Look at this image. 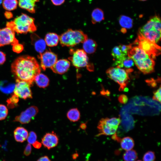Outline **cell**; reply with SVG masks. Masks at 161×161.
I'll list each match as a JSON object with an SVG mask.
<instances>
[{
	"label": "cell",
	"mask_w": 161,
	"mask_h": 161,
	"mask_svg": "<svg viewBox=\"0 0 161 161\" xmlns=\"http://www.w3.org/2000/svg\"><path fill=\"white\" fill-rule=\"evenodd\" d=\"M41 68L36 59L24 55L17 58L11 65V70L16 80L26 82L31 86L35 77L41 72Z\"/></svg>",
	"instance_id": "1"
},
{
	"label": "cell",
	"mask_w": 161,
	"mask_h": 161,
	"mask_svg": "<svg viewBox=\"0 0 161 161\" xmlns=\"http://www.w3.org/2000/svg\"><path fill=\"white\" fill-rule=\"evenodd\" d=\"M127 55L133 60L138 69L144 74H149L154 71V59L138 46H132Z\"/></svg>",
	"instance_id": "2"
},
{
	"label": "cell",
	"mask_w": 161,
	"mask_h": 161,
	"mask_svg": "<svg viewBox=\"0 0 161 161\" xmlns=\"http://www.w3.org/2000/svg\"><path fill=\"white\" fill-rule=\"evenodd\" d=\"M161 24L160 17L156 15L151 17L139 30L138 33L151 41L157 44L160 40Z\"/></svg>",
	"instance_id": "3"
},
{
	"label": "cell",
	"mask_w": 161,
	"mask_h": 161,
	"mask_svg": "<svg viewBox=\"0 0 161 161\" xmlns=\"http://www.w3.org/2000/svg\"><path fill=\"white\" fill-rule=\"evenodd\" d=\"M34 20L33 18L26 14L22 13L13 20L7 22L6 26L17 33L33 32L37 29Z\"/></svg>",
	"instance_id": "4"
},
{
	"label": "cell",
	"mask_w": 161,
	"mask_h": 161,
	"mask_svg": "<svg viewBox=\"0 0 161 161\" xmlns=\"http://www.w3.org/2000/svg\"><path fill=\"white\" fill-rule=\"evenodd\" d=\"M88 38L87 35L82 31L69 29L59 36V41L63 47H73L83 43Z\"/></svg>",
	"instance_id": "5"
},
{
	"label": "cell",
	"mask_w": 161,
	"mask_h": 161,
	"mask_svg": "<svg viewBox=\"0 0 161 161\" xmlns=\"http://www.w3.org/2000/svg\"><path fill=\"white\" fill-rule=\"evenodd\" d=\"M121 121L119 117L101 119L97 126L99 133L97 136H110L115 134Z\"/></svg>",
	"instance_id": "6"
},
{
	"label": "cell",
	"mask_w": 161,
	"mask_h": 161,
	"mask_svg": "<svg viewBox=\"0 0 161 161\" xmlns=\"http://www.w3.org/2000/svg\"><path fill=\"white\" fill-rule=\"evenodd\" d=\"M128 72L127 70L117 67H110L106 71L107 76L119 85L120 91L124 90L128 84Z\"/></svg>",
	"instance_id": "7"
},
{
	"label": "cell",
	"mask_w": 161,
	"mask_h": 161,
	"mask_svg": "<svg viewBox=\"0 0 161 161\" xmlns=\"http://www.w3.org/2000/svg\"><path fill=\"white\" fill-rule=\"evenodd\" d=\"M134 44L145 51L154 59L160 54V47L155 43L152 42L138 34V37Z\"/></svg>",
	"instance_id": "8"
},
{
	"label": "cell",
	"mask_w": 161,
	"mask_h": 161,
	"mask_svg": "<svg viewBox=\"0 0 161 161\" xmlns=\"http://www.w3.org/2000/svg\"><path fill=\"white\" fill-rule=\"evenodd\" d=\"M70 52L71 56L68 59L75 67L79 68L88 66L89 58L86 53L83 49H78L75 50L71 49Z\"/></svg>",
	"instance_id": "9"
},
{
	"label": "cell",
	"mask_w": 161,
	"mask_h": 161,
	"mask_svg": "<svg viewBox=\"0 0 161 161\" xmlns=\"http://www.w3.org/2000/svg\"><path fill=\"white\" fill-rule=\"evenodd\" d=\"M16 82L13 92L14 94L24 100L32 98V93L30 88L31 86L29 83L21 80H16Z\"/></svg>",
	"instance_id": "10"
},
{
	"label": "cell",
	"mask_w": 161,
	"mask_h": 161,
	"mask_svg": "<svg viewBox=\"0 0 161 161\" xmlns=\"http://www.w3.org/2000/svg\"><path fill=\"white\" fill-rule=\"evenodd\" d=\"M18 43L15 37V32L8 27L0 28V47Z\"/></svg>",
	"instance_id": "11"
},
{
	"label": "cell",
	"mask_w": 161,
	"mask_h": 161,
	"mask_svg": "<svg viewBox=\"0 0 161 161\" xmlns=\"http://www.w3.org/2000/svg\"><path fill=\"white\" fill-rule=\"evenodd\" d=\"M38 58L41 61V68L44 70L51 68L57 60V55L50 50H47L39 53Z\"/></svg>",
	"instance_id": "12"
},
{
	"label": "cell",
	"mask_w": 161,
	"mask_h": 161,
	"mask_svg": "<svg viewBox=\"0 0 161 161\" xmlns=\"http://www.w3.org/2000/svg\"><path fill=\"white\" fill-rule=\"evenodd\" d=\"M38 112V109L37 107L31 106L21 112L19 115L16 117L14 121L19 122L22 124L28 123Z\"/></svg>",
	"instance_id": "13"
},
{
	"label": "cell",
	"mask_w": 161,
	"mask_h": 161,
	"mask_svg": "<svg viewBox=\"0 0 161 161\" xmlns=\"http://www.w3.org/2000/svg\"><path fill=\"white\" fill-rule=\"evenodd\" d=\"M59 141L58 136L54 131L46 133L41 139V143L48 149L55 147Z\"/></svg>",
	"instance_id": "14"
},
{
	"label": "cell",
	"mask_w": 161,
	"mask_h": 161,
	"mask_svg": "<svg viewBox=\"0 0 161 161\" xmlns=\"http://www.w3.org/2000/svg\"><path fill=\"white\" fill-rule=\"evenodd\" d=\"M70 62L68 60L61 59L57 60L55 64L50 68L54 73L62 74L68 70L70 66Z\"/></svg>",
	"instance_id": "15"
},
{
	"label": "cell",
	"mask_w": 161,
	"mask_h": 161,
	"mask_svg": "<svg viewBox=\"0 0 161 161\" xmlns=\"http://www.w3.org/2000/svg\"><path fill=\"white\" fill-rule=\"evenodd\" d=\"M32 43L36 51L39 53L44 52L46 48V44L44 40L40 38L35 34L31 35Z\"/></svg>",
	"instance_id": "16"
},
{
	"label": "cell",
	"mask_w": 161,
	"mask_h": 161,
	"mask_svg": "<svg viewBox=\"0 0 161 161\" xmlns=\"http://www.w3.org/2000/svg\"><path fill=\"white\" fill-rule=\"evenodd\" d=\"M39 0H18L19 7L29 12L34 13L35 12L36 3Z\"/></svg>",
	"instance_id": "17"
},
{
	"label": "cell",
	"mask_w": 161,
	"mask_h": 161,
	"mask_svg": "<svg viewBox=\"0 0 161 161\" xmlns=\"http://www.w3.org/2000/svg\"><path fill=\"white\" fill-rule=\"evenodd\" d=\"M28 135V131L23 127H17L14 131V138L18 142H24L27 139Z\"/></svg>",
	"instance_id": "18"
},
{
	"label": "cell",
	"mask_w": 161,
	"mask_h": 161,
	"mask_svg": "<svg viewBox=\"0 0 161 161\" xmlns=\"http://www.w3.org/2000/svg\"><path fill=\"white\" fill-rule=\"evenodd\" d=\"M44 41L46 45L50 47L57 46L59 41V36L56 33L49 32L45 35Z\"/></svg>",
	"instance_id": "19"
},
{
	"label": "cell",
	"mask_w": 161,
	"mask_h": 161,
	"mask_svg": "<svg viewBox=\"0 0 161 161\" xmlns=\"http://www.w3.org/2000/svg\"><path fill=\"white\" fill-rule=\"evenodd\" d=\"M34 81L38 86L43 88L47 87L49 82L48 77L46 75L41 73L35 77Z\"/></svg>",
	"instance_id": "20"
},
{
	"label": "cell",
	"mask_w": 161,
	"mask_h": 161,
	"mask_svg": "<svg viewBox=\"0 0 161 161\" xmlns=\"http://www.w3.org/2000/svg\"><path fill=\"white\" fill-rule=\"evenodd\" d=\"M97 47L96 43L92 39L88 38L83 43V49L86 53H94L96 50Z\"/></svg>",
	"instance_id": "21"
},
{
	"label": "cell",
	"mask_w": 161,
	"mask_h": 161,
	"mask_svg": "<svg viewBox=\"0 0 161 161\" xmlns=\"http://www.w3.org/2000/svg\"><path fill=\"white\" fill-rule=\"evenodd\" d=\"M134 64L133 60L128 56L125 57L121 60L115 61L114 65L121 68L124 67L126 68H129L133 66Z\"/></svg>",
	"instance_id": "22"
},
{
	"label": "cell",
	"mask_w": 161,
	"mask_h": 161,
	"mask_svg": "<svg viewBox=\"0 0 161 161\" xmlns=\"http://www.w3.org/2000/svg\"><path fill=\"white\" fill-rule=\"evenodd\" d=\"M119 141L121 148L126 151L132 149L134 145V140L130 137H125L120 139Z\"/></svg>",
	"instance_id": "23"
},
{
	"label": "cell",
	"mask_w": 161,
	"mask_h": 161,
	"mask_svg": "<svg viewBox=\"0 0 161 161\" xmlns=\"http://www.w3.org/2000/svg\"><path fill=\"white\" fill-rule=\"evenodd\" d=\"M91 17L92 22L93 24L100 22L104 19L103 11L99 8H96L93 10Z\"/></svg>",
	"instance_id": "24"
},
{
	"label": "cell",
	"mask_w": 161,
	"mask_h": 161,
	"mask_svg": "<svg viewBox=\"0 0 161 161\" xmlns=\"http://www.w3.org/2000/svg\"><path fill=\"white\" fill-rule=\"evenodd\" d=\"M68 119L71 121L75 122L78 121L80 118V113L77 108H73L68 111L66 114Z\"/></svg>",
	"instance_id": "25"
},
{
	"label": "cell",
	"mask_w": 161,
	"mask_h": 161,
	"mask_svg": "<svg viewBox=\"0 0 161 161\" xmlns=\"http://www.w3.org/2000/svg\"><path fill=\"white\" fill-rule=\"evenodd\" d=\"M119 23L123 29H130L133 26V21L129 17L122 15L121 16L119 20Z\"/></svg>",
	"instance_id": "26"
},
{
	"label": "cell",
	"mask_w": 161,
	"mask_h": 161,
	"mask_svg": "<svg viewBox=\"0 0 161 161\" xmlns=\"http://www.w3.org/2000/svg\"><path fill=\"white\" fill-rule=\"evenodd\" d=\"M15 84L6 81H0V90L3 93L10 94L13 92Z\"/></svg>",
	"instance_id": "27"
},
{
	"label": "cell",
	"mask_w": 161,
	"mask_h": 161,
	"mask_svg": "<svg viewBox=\"0 0 161 161\" xmlns=\"http://www.w3.org/2000/svg\"><path fill=\"white\" fill-rule=\"evenodd\" d=\"M2 3L4 8L8 11L16 9L18 4L17 0H4Z\"/></svg>",
	"instance_id": "28"
},
{
	"label": "cell",
	"mask_w": 161,
	"mask_h": 161,
	"mask_svg": "<svg viewBox=\"0 0 161 161\" xmlns=\"http://www.w3.org/2000/svg\"><path fill=\"white\" fill-rule=\"evenodd\" d=\"M123 158L124 161H136L138 158L137 154L133 149L127 151L124 153Z\"/></svg>",
	"instance_id": "29"
},
{
	"label": "cell",
	"mask_w": 161,
	"mask_h": 161,
	"mask_svg": "<svg viewBox=\"0 0 161 161\" xmlns=\"http://www.w3.org/2000/svg\"><path fill=\"white\" fill-rule=\"evenodd\" d=\"M111 55L115 61L121 60L126 56L121 51L119 46L113 48L111 51Z\"/></svg>",
	"instance_id": "30"
},
{
	"label": "cell",
	"mask_w": 161,
	"mask_h": 161,
	"mask_svg": "<svg viewBox=\"0 0 161 161\" xmlns=\"http://www.w3.org/2000/svg\"><path fill=\"white\" fill-rule=\"evenodd\" d=\"M19 97L13 94L8 98L6 102L7 106L10 109H13L18 106Z\"/></svg>",
	"instance_id": "31"
},
{
	"label": "cell",
	"mask_w": 161,
	"mask_h": 161,
	"mask_svg": "<svg viewBox=\"0 0 161 161\" xmlns=\"http://www.w3.org/2000/svg\"><path fill=\"white\" fill-rule=\"evenodd\" d=\"M143 161H155V155L154 152L148 151L146 152L143 157Z\"/></svg>",
	"instance_id": "32"
},
{
	"label": "cell",
	"mask_w": 161,
	"mask_h": 161,
	"mask_svg": "<svg viewBox=\"0 0 161 161\" xmlns=\"http://www.w3.org/2000/svg\"><path fill=\"white\" fill-rule=\"evenodd\" d=\"M8 114V109L4 105L0 104V120H4Z\"/></svg>",
	"instance_id": "33"
},
{
	"label": "cell",
	"mask_w": 161,
	"mask_h": 161,
	"mask_svg": "<svg viewBox=\"0 0 161 161\" xmlns=\"http://www.w3.org/2000/svg\"><path fill=\"white\" fill-rule=\"evenodd\" d=\"M27 139L28 143L30 144H32L37 141V135L33 131H31L28 134Z\"/></svg>",
	"instance_id": "34"
},
{
	"label": "cell",
	"mask_w": 161,
	"mask_h": 161,
	"mask_svg": "<svg viewBox=\"0 0 161 161\" xmlns=\"http://www.w3.org/2000/svg\"><path fill=\"white\" fill-rule=\"evenodd\" d=\"M12 46L13 50L16 53H19L21 52L24 49L23 45L19 43L14 44Z\"/></svg>",
	"instance_id": "35"
},
{
	"label": "cell",
	"mask_w": 161,
	"mask_h": 161,
	"mask_svg": "<svg viewBox=\"0 0 161 161\" xmlns=\"http://www.w3.org/2000/svg\"><path fill=\"white\" fill-rule=\"evenodd\" d=\"M161 87L160 86L159 88L153 92V99L154 100H156L161 103Z\"/></svg>",
	"instance_id": "36"
},
{
	"label": "cell",
	"mask_w": 161,
	"mask_h": 161,
	"mask_svg": "<svg viewBox=\"0 0 161 161\" xmlns=\"http://www.w3.org/2000/svg\"><path fill=\"white\" fill-rule=\"evenodd\" d=\"M132 46V44L129 45H120L119 46V47L122 52L125 55L127 56L129 50L131 49Z\"/></svg>",
	"instance_id": "37"
},
{
	"label": "cell",
	"mask_w": 161,
	"mask_h": 161,
	"mask_svg": "<svg viewBox=\"0 0 161 161\" xmlns=\"http://www.w3.org/2000/svg\"><path fill=\"white\" fill-rule=\"evenodd\" d=\"M128 97L125 95H121L118 97V101L122 104L126 103L128 101Z\"/></svg>",
	"instance_id": "38"
},
{
	"label": "cell",
	"mask_w": 161,
	"mask_h": 161,
	"mask_svg": "<svg viewBox=\"0 0 161 161\" xmlns=\"http://www.w3.org/2000/svg\"><path fill=\"white\" fill-rule=\"evenodd\" d=\"M31 144L28 143L26 146L24 151V154L26 156L29 155L31 152Z\"/></svg>",
	"instance_id": "39"
},
{
	"label": "cell",
	"mask_w": 161,
	"mask_h": 161,
	"mask_svg": "<svg viewBox=\"0 0 161 161\" xmlns=\"http://www.w3.org/2000/svg\"><path fill=\"white\" fill-rule=\"evenodd\" d=\"M6 54L0 51V65L2 64L6 61Z\"/></svg>",
	"instance_id": "40"
},
{
	"label": "cell",
	"mask_w": 161,
	"mask_h": 161,
	"mask_svg": "<svg viewBox=\"0 0 161 161\" xmlns=\"http://www.w3.org/2000/svg\"><path fill=\"white\" fill-rule=\"evenodd\" d=\"M52 3L56 6H59L62 4L65 0H51Z\"/></svg>",
	"instance_id": "41"
},
{
	"label": "cell",
	"mask_w": 161,
	"mask_h": 161,
	"mask_svg": "<svg viewBox=\"0 0 161 161\" xmlns=\"http://www.w3.org/2000/svg\"><path fill=\"white\" fill-rule=\"evenodd\" d=\"M4 15L6 18L7 19H9L12 18L13 16L12 13L10 12V11H7L5 12Z\"/></svg>",
	"instance_id": "42"
},
{
	"label": "cell",
	"mask_w": 161,
	"mask_h": 161,
	"mask_svg": "<svg viewBox=\"0 0 161 161\" xmlns=\"http://www.w3.org/2000/svg\"><path fill=\"white\" fill-rule=\"evenodd\" d=\"M32 145L35 148L37 149L40 148L41 146V143L37 141H36Z\"/></svg>",
	"instance_id": "43"
},
{
	"label": "cell",
	"mask_w": 161,
	"mask_h": 161,
	"mask_svg": "<svg viewBox=\"0 0 161 161\" xmlns=\"http://www.w3.org/2000/svg\"><path fill=\"white\" fill-rule=\"evenodd\" d=\"M37 161H51L47 156H44L39 158Z\"/></svg>",
	"instance_id": "44"
},
{
	"label": "cell",
	"mask_w": 161,
	"mask_h": 161,
	"mask_svg": "<svg viewBox=\"0 0 161 161\" xmlns=\"http://www.w3.org/2000/svg\"><path fill=\"white\" fill-rule=\"evenodd\" d=\"M80 127L82 129L85 130L86 128V124L85 123H82L80 124Z\"/></svg>",
	"instance_id": "45"
},
{
	"label": "cell",
	"mask_w": 161,
	"mask_h": 161,
	"mask_svg": "<svg viewBox=\"0 0 161 161\" xmlns=\"http://www.w3.org/2000/svg\"><path fill=\"white\" fill-rule=\"evenodd\" d=\"M2 2V0H0V5Z\"/></svg>",
	"instance_id": "46"
},
{
	"label": "cell",
	"mask_w": 161,
	"mask_h": 161,
	"mask_svg": "<svg viewBox=\"0 0 161 161\" xmlns=\"http://www.w3.org/2000/svg\"><path fill=\"white\" fill-rule=\"evenodd\" d=\"M139 0L140 1H145L147 0Z\"/></svg>",
	"instance_id": "47"
},
{
	"label": "cell",
	"mask_w": 161,
	"mask_h": 161,
	"mask_svg": "<svg viewBox=\"0 0 161 161\" xmlns=\"http://www.w3.org/2000/svg\"><path fill=\"white\" fill-rule=\"evenodd\" d=\"M137 161H142L140 160H137Z\"/></svg>",
	"instance_id": "48"
}]
</instances>
